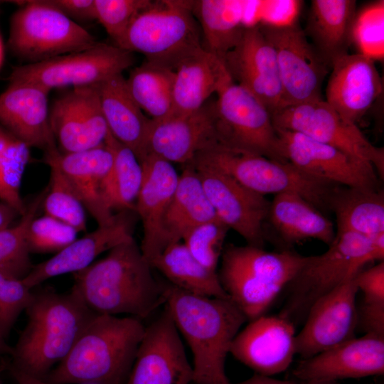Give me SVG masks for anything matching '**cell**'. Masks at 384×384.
Wrapping results in <instances>:
<instances>
[{"instance_id": "cell-1", "label": "cell", "mask_w": 384, "mask_h": 384, "mask_svg": "<svg viewBox=\"0 0 384 384\" xmlns=\"http://www.w3.org/2000/svg\"><path fill=\"white\" fill-rule=\"evenodd\" d=\"M152 269L132 238L73 274L72 288L95 314L142 320L165 303L164 284L157 282Z\"/></svg>"}, {"instance_id": "cell-2", "label": "cell", "mask_w": 384, "mask_h": 384, "mask_svg": "<svg viewBox=\"0 0 384 384\" xmlns=\"http://www.w3.org/2000/svg\"><path fill=\"white\" fill-rule=\"evenodd\" d=\"M165 303L193 354V384H232L225 361L247 321L229 298L208 297L164 284Z\"/></svg>"}, {"instance_id": "cell-3", "label": "cell", "mask_w": 384, "mask_h": 384, "mask_svg": "<svg viewBox=\"0 0 384 384\" xmlns=\"http://www.w3.org/2000/svg\"><path fill=\"white\" fill-rule=\"evenodd\" d=\"M33 292L26 309L28 320L10 355L11 368L45 380L68 354L95 313L73 289L48 287Z\"/></svg>"}, {"instance_id": "cell-4", "label": "cell", "mask_w": 384, "mask_h": 384, "mask_svg": "<svg viewBox=\"0 0 384 384\" xmlns=\"http://www.w3.org/2000/svg\"><path fill=\"white\" fill-rule=\"evenodd\" d=\"M145 326L142 320L95 315L66 357L44 380L50 384H125Z\"/></svg>"}, {"instance_id": "cell-5", "label": "cell", "mask_w": 384, "mask_h": 384, "mask_svg": "<svg viewBox=\"0 0 384 384\" xmlns=\"http://www.w3.org/2000/svg\"><path fill=\"white\" fill-rule=\"evenodd\" d=\"M306 257L289 249L268 252L228 244L223 247L218 276L229 299L250 321L265 315Z\"/></svg>"}, {"instance_id": "cell-6", "label": "cell", "mask_w": 384, "mask_h": 384, "mask_svg": "<svg viewBox=\"0 0 384 384\" xmlns=\"http://www.w3.org/2000/svg\"><path fill=\"white\" fill-rule=\"evenodd\" d=\"M321 255L306 256L285 287L287 297L279 315L294 325L304 321L314 303L353 278L367 264L384 259V235L368 238L354 233H336Z\"/></svg>"}, {"instance_id": "cell-7", "label": "cell", "mask_w": 384, "mask_h": 384, "mask_svg": "<svg viewBox=\"0 0 384 384\" xmlns=\"http://www.w3.org/2000/svg\"><path fill=\"white\" fill-rule=\"evenodd\" d=\"M188 165L196 170L228 175L265 196L284 193L298 194L321 212L330 210L331 196L338 186L312 178L289 162L236 150L221 144L200 151Z\"/></svg>"}, {"instance_id": "cell-8", "label": "cell", "mask_w": 384, "mask_h": 384, "mask_svg": "<svg viewBox=\"0 0 384 384\" xmlns=\"http://www.w3.org/2000/svg\"><path fill=\"white\" fill-rule=\"evenodd\" d=\"M192 6L193 1L154 2L134 18L117 46L174 70L203 47Z\"/></svg>"}, {"instance_id": "cell-9", "label": "cell", "mask_w": 384, "mask_h": 384, "mask_svg": "<svg viewBox=\"0 0 384 384\" xmlns=\"http://www.w3.org/2000/svg\"><path fill=\"white\" fill-rule=\"evenodd\" d=\"M11 2L20 6L11 18L8 48L27 64L80 51L97 43L48 0Z\"/></svg>"}, {"instance_id": "cell-10", "label": "cell", "mask_w": 384, "mask_h": 384, "mask_svg": "<svg viewBox=\"0 0 384 384\" xmlns=\"http://www.w3.org/2000/svg\"><path fill=\"white\" fill-rule=\"evenodd\" d=\"M134 62L133 53L97 42L78 52L14 67L9 82H28L49 91L54 88L93 86L122 72Z\"/></svg>"}, {"instance_id": "cell-11", "label": "cell", "mask_w": 384, "mask_h": 384, "mask_svg": "<svg viewBox=\"0 0 384 384\" xmlns=\"http://www.w3.org/2000/svg\"><path fill=\"white\" fill-rule=\"evenodd\" d=\"M217 95L215 107L220 144L287 162L281 153L272 115L258 99L233 80Z\"/></svg>"}, {"instance_id": "cell-12", "label": "cell", "mask_w": 384, "mask_h": 384, "mask_svg": "<svg viewBox=\"0 0 384 384\" xmlns=\"http://www.w3.org/2000/svg\"><path fill=\"white\" fill-rule=\"evenodd\" d=\"M272 119L276 129L300 133L371 164L383 178V148L372 144L356 124L345 120L322 98L286 105Z\"/></svg>"}, {"instance_id": "cell-13", "label": "cell", "mask_w": 384, "mask_h": 384, "mask_svg": "<svg viewBox=\"0 0 384 384\" xmlns=\"http://www.w3.org/2000/svg\"><path fill=\"white\" fill-rule=\"evenodd\" d=\"M259 26L275 53L284 107L321 98V85L329 68L299 23H260Z\"/></svg>"}, {"instance_id": "cell-14", "label": "cell", "mask_w": 384, "mask_h": 384, "mask_svg": "<svg viewBox=\"0 0 384 384\" xmlns=\"http://www.w3.org/2000/svg\"><path fill=\"white\" fill-rule=\"evenodd\" d=\"M284 159L305 174L335 185L378 189L375 168L300 133L276 129Z\"/></svg>"}, {"instance_id": "cell-15", "label": "cell", "mask_w": 384, "mask_h": 384, "mask_svg": "<svg viewBox=\"0 0 384 384\" xmlns=\"http://www.w3.org/2000/svg\"><path fill=\"white\" fill-rule=\"evenodd\" d=\"M193 377L180 334L164 305L145 326L125 384H191Z\"/></svg>"}, {"instance_id": "cell-16", "label": "cell", "mask_w": 384, "mask_h": 384, "mask_svg": "<svg viewBox=\"0 0 384 384\" xmlns=\"http://www.w3.org/2000/svg\"><path fill=\"white\" fill-rule=\"evenodd\" d=\"M354 277L320 297L309 309L296 335V353L302 359L356 337L358 290Z\"/></svg>"}, {"instance_id": "cell-17", "label": "cell", "mask_w": 384, "mask_h": 384, "mask_svg": "<svg viewBox=\"0 0 384 384\" xmlns=\"http://www.w3.org/2000/svg\"><path fill=\"white\" fill-rule=\"evenodd\" d=\"M196 171L216 218L241 235L247 245L263 248L270 202L228 175Z\"/></svg>"}, {"instance_id": "cell-18", "label": "cell", "mask_w": 384, "mask_h": 384, "mask_svg": "<svg viewBox=\"0 0 384 384\" xmlns=\"http://www.w3.org/2000/svg\"><path fill=\"white\" fill-rule=\"evenodd\" d=\"M216 144L220 140L215 102H207L194 112L151 119L144 156L151 154L171 164L186 166L200 151Z\"/></svg>"}, {"instance_id": "cell-19", "label": "cell", "mask_w": 384, "mask_h": 384, "mask_svg": "<svg viewBox=\"0 0 384 384\" xmlns=\"http://www.w3.org/2000/svg\"><path fill=\"white\" fill-rule=\"evenodd\" d=\"M223 61L232 80L258 99L271 115L284 107L275 53L259 24L245 27Z\"/></svg>"}, {"instance_id": "cell-20", "label": "cell", "mask_w": 384, "mask_h": 384, "mask_svg": "<svg viewBox=\"0 0 384 384\" xmlns=\"http://www.w3.org/2000/svg\"><path fill=\"white\" fill-rule=\"evenodd\" d=\"M295 325L280 316L249 321L234 338L230 353L255 373L273 376L285 371L296 353Z\"/></svg>"}, {"instance_id": "cell-21", "label": "cell", "mask_w": 384, "mask_h": 384, "mask_svg": "<svg viewBox=\"0 0 384 384\" xmlns=\"http://www.w3.org/2000/svg\"><path fill=\"white\" fill-rule=\"evenodd\" d=\"M49 120L63 153L102 145L109 132L94 86L73 87L56 98L50 108Z\"/></svg>"}, {"instance_id": "cell-22", "label": "cell", "mask_w": 384, "mask_h": 384, "mask_svg": "<svg viewBox=\"0 0 384 384\" xmlns=\"http://www.w3.org/2000/svg\"><path fill=\"white\" fill-rule=\"evenodd\" d=\"M384 373V336L365 334L308 358L293 371L304 383L335 382Z\"/></svg>"}, {"instance_id": "cell-23", "label": "cell", "mask_w": 384, "mask_h": 384, "mask_svg": "<svg viewBox=\"0 0 384 384\" xmlns=\"http://www.w3.org/2000/svg\"><path fill=\"white\" fill-rule=\"evenodd\" d=\"M49 92L35 83L9 82L0 94V125L44 154L58 149L50 125Z\"/></svg>"}, {"instance_id": "cell-24", "label": "cell", "mask_w": 384, "mask_h": 384, "mask_svg": "<svg viewBox=\"0 0 384 384\" xmlns=\"http://www.w3.org/2000/svg\"><path fill=\"white\" fill-rule=\"evenodd\" d=\"M133 211L117 213L111 223L98 226L95 230L75 239L50 258L33 265L22 281L33 289L53 277L85 269L102 253L134 238L131 215Z\"/></svg>"}, {"instance_id": "cell-25", "label": "cell", "mask_w": 384, "mask_h": 384, "mask_svg": "<svg viewBox=\"0 0 384 384\" xmlns=\"http://www.w3.org/2000/svg\"><path fill=\"white\" fill-rule=\"evenodd\" d=\"M143 178L135 211L143 227L140 249L150 263L167 246L164 217L176 190L178 176L173 164L147 154L140 161Z\"/></svg>"}, {"instance_id": "cell-26", "label": "cell", "mask_w": 384, "mask_h": 384, "mask_svg": "<svg viewBox=\"0 0 384 384\" xmlns=\"http://www.w3.org/2000/svg\"><path fill=\"white\" fill-rule=\"evenodd\" d=\"M324 100L345 120L357 124L382 92L375 60L347 53L332 64Z\"/></svg>"}, {"instance_id": "cell-27", "label": "cell", "mask_w": 384, "mask_h": 384, "mask_svg": "<svg viewBox=\"0 0 384 384\" xmlns=\"http://www.w3.org/2000/svg\"><path fill=\"white\" fill-rule=\"evenodd\" d=\"M58 165L98 226L111 223L115 214L105 205L102 182L112 164V154L105 144L90 149L63 153L59 149L45 153Z\"/></svg>"}, {"instance_id": "cell-28", "label": "cell", "mask_w": 384, "mask_h": 384, "mask_svg": "<svg viewBox=\"0 0 384 384\" xmlns=\"http://www.w3.org/2000/svg\"><path fill=\"white\" fill-rule=\"evenodd\" d=\"M174 73L172 114L200 109L213 93L233 80L223 60L203 46L181 60Z\"/></svg>"}, {"instance_id": "cell-29", "label": "cell", "mask_w": 384, "mask_h": 384, "mask_svg": "<svg viewBox=\"0 0 384 384\" xmlns=\"http://www.w3.org/2000/svg\"><path fill=\"white\" fill-rule=\"evenodd\" d=\"M93 86L110 134L132 149L140 161L144 155L151 119L132 97L126 79L119 74Z\"/></svg>"}, {"instance_id": "cell-30", "label": "cell", "mask_w": 384, "mask_h": 384, "mask_svg": "<svg viewBox=\"0 0 384 384\" xmlns=\"http://www.w3.org/2000/svg\"><path fill=\"white\" fill-rule=\"evenodd\" d=\"M356 13L355 0L311 1L304 33L329 68L335 60L348 53Z\"/></svg>"}, {"instance_id": "cell-31", "label": "cell", "mask_w": 384, "mask_h": 384, "mask_svg": "<svg viewBox=\"0 0 384 384\" xmlns=\"http://www.w3.org/2000/svg\"><path fill=\"white\" fill-rule=\"evenodd\" d=\"M267 222L282 243L288 246L308 239L329 245L336 235L332 222L322 212L292 193L275 195L270 202Z\"/></svg>"}, {"instance_id": "cell-32", "label": "cell", "mask_w": 384, "mask_h": 384, "mask_svg": "<svg viewBox=\"0 0 384 384\" xmlns=\"http://www.w3.org/2000/svg\"><path fill=\"white\" fill-rule=\"evenodd\" d=\"M330 210L336 215V233H354L368 238L384 235V194L379 189L338 186Z\"/></svg>"}, {"instance_id": "cell-33", "label": "cell", "mask_w": 384, "mask_h": 384, "mask_svg": "<svg viewBox=\"0 0 384 384\" xmlns=\"http://www.w3.org/2000/svg\"><path fill=\"white\" fill-rule=\"evenodd\" d=\"M215 218L196 171L185 166L164 217L167 246L182 241L191 228Z\"/></svg>"}, {"instance_id": "cell-34", "label": "cell", "mask_w": 384, "mask_h": 384, "mask_svg": "<svg viewBox=\"0 0 384 384\" xmlns=\"http://www.w3.org/2000/svg\"><path fill=\"white\" fill-rule=\"evenodd\" d=\"M247 1H193L192 12L201 25L203 48L223 60L239 42L244 29Z\"/></svg>"}, {"instance_id": "cell-35", "label": "cell", "mask_w": 384, "mask_h": 384, "mask_svg": "<svg viewBox=\"0 0 384 384\" xmlns=\"http://www.w3.org/2000/svg\"><path fill=\"white\" fill-rule=\"evenodd\" d=\"M150 265L168 283L183 291L203 297L229 298L220 283L218 272L201 265L182 241L169 245Z\"/></svg>"}, {"instance_id": "cell-36", "label": "cell", "mask_w": 384, "mask_h": 384, "mask_svg": "<svg viewBox=\"0 0 384 384\" xmlns=\"http://www.w3.org/2000/svg\"><path fill=\"white\" fill-rule=\"evenodd\" d=\"M104 143L112 154V166L102 185L105 205L112 213L135 211L143 178L142 164L134 151L117 140L110 131Z\"/></svg>"}, {"instance_id": "cell-37", "label": "cell", "mask_w": 384, "mask_h": 384, "mask_svg": "<svg viewBox=\"0 0 384 384\" xmlns=\"http://www.w3.org/2000/svg\"><path fill=\"white\" fill-rule=\"evenodd\" d=\"M174 75V70L146 61L126 79L132 97L151 119H161L173 113Z\"/></svg>"}, {"instance_id": "cell-38", "label": "cell", "mask_w": 384, "mask_h": 384, "mask_svg": "<svg viewBox=\"0 0 384 384\" xmlns=\"http://www.w3.org/2000/svg\"><path fill=\"white\" fill-rule=\"evenodd\" d=\"M47 186L26 206L20 221L0 230V272L23 279L32 270L26 235L31 221L42 207Z\"/></svg>"}, {"instance_id": "cell-39", "label": "cell", "mask_w": 384, "mask_h": 384, "mask_svg": "<svg viewBox=\"0 0 384 384\" xmlns=\"http://www.w3.org/2000/svg\"><path fill=\"white\" fill-rule=\"evenodd\" d=\"M43 162L50 167V180L42 205L46 215L69 225L78 233L85 232L86 210L74 188L51 157L44 155Z\"/></svg>"}, {"instance_id": "cell-40", "label": "cell", "mask_w": 384, "mask_h": 384, "mask_svg": "<svg viewBox=\"0 0 384 384\" xmlns=\"http://www.w3.org/2000/svg\"><path fill=\"white\" fill-rule=\"evenodd\" d=\"M29 147L14 136L0 151V201L22 215L26 206L21 196V185L30 158Z\"/></svg>"}, {"instance_id": "cell-41", "label": "cell", "mask_w": 384, "mask_h": 384, "mask_svg": "<svg viewBox=\"0 0 384 384\" xmlns=\"http://www.w3.org/2000/svg\"><path fill=\"white\" fill-rule=\"evenodd\" d=\"M230 229L218 218L201 223L183 237L182 242L193 255L206 268L217 271Z\"/></svg>"}, {"instance_id": "cell-42", "label": "cell", "mask_w": 384, "mask_h": 384, "mask_svg": "<svg viewBox=\"0 0 384 384\" xmlns=\"http://www.w3.org/2000/svg\"><path fill=\"white\" fill-rule=\"evenodd\" d=\"M384 1L369 4L356 13L351 41L358 53L373 60L383 58Z\"/></svg>"}, {"instance_id": "cell-43", "label": "cell", "mask_w": 384, "mask_h": 384, "mask_svg": "<svg viewBox=\"0 0 384 384\" xmlns=\"http://www.w3.org/2000/svg\"><path fill=\"white\" fill-rule=\"evenodd\" d=\"M78 232L48 215L36 217L30 223L26 241L30 253L58 252L77 239Z\"/></svg>"}, {"instance_id": "cell-44", "label": "cell", "mask_w": 384, "mask_h": 384, "mask_svg": "<svg viewBox=\"0 0 384 384\" xmlns=\"http://www.w3.org/2000/svg\"><path fill=\"white\" fill-rule=\"evenodd\" d=\"M97 20L117 46L134 18L154 2L149 0H95Z\"/></svg>"}, {"instance_id": "cell-45", "label": "cell", "mask_w": 384, "mask_h": 384, "mask_svg": "<svg viewBox=\"0 0 384 384\" xmlns=\"http://www.w3.org/2000/svg\"><path fill=\"white\" fill-rule=\"evenodd\" d=\"M33 289L22 279L0 272V330L6 338L31 303Z\"/></svg>"}, {"instance_id": "cell-46", "label": "cell", "mask_w": 384, "mask_h": 384, "mask_svg": "<svg viewBox=\"0 0 384 384\" xmlns=\"http://www.w3.org/2000/svg\"><path fill=\"white\" fill-rule=\"evenodd\" d=\"M48 1L75 22L76 21L87 22L97 20L95 0Z\"/></svg>"}, {"instance_id": "cell-47", "label": "cell", "mask_w": 384, "mask_h": 384, "mask_svg": "<svg viewBox=\"0 0 384 384\" xmlns=\"http://www.w3.org/2000/svg\"><path fill=\"white\" fill-rule=\"evenodd\" d=\"M268 1L269 9L265 10L264 21L262 23L274 26L287 25L294 22L297 3L294 1Z\"/></svg>"}, {"instance_id": "cell-48", "label": "cell", "mask_w": 384, "mask_h": 384, "mask_svg": "<svg viewBox=\"0 0 384 384\" xmlns=\"http://www.w3.org/2000/svg\"><path fill=\"white\" fill-rule=\"evenodd\" d=\"M232 384H296L293 382L274 378L272 376H267L255 373L249 378L237 383Z\"/></svg>"}, {"instance_id": "cell-49", "label": "cell", "mask_w": 384, "mask_h": 384, "mask_svg": "<svg viewBox=\"0 0 384 384\" xmlns=\"http://www.w3.org/2000/svg\"><path fill=\"white\" fill-rule=\"evenodd\" d=\"M18 213L6 203H0V230L10 225Z\"/></svg>"}, {"instance_id": "cell-50", "label": "cell", "mask_w": 384, "mask_h": 384, "mask_svg": "<svg viewBox=\"0 0 384 384\" xmlns=\"http://www.w3.org/2000/svg\"><path fill=\"white\" fill-rule=\"evenodd\" d=\"M8 368L17 384H50L44 380L31 376L18 370Z\"/></svg>"}, {"instance_id": "cell-51", "label": "cell", "mask_w": 384, "mask_h": 384, "mask_svg": "<svg viewBox=\"0 0 384 384\" xmlns=\"http://www.w3.org/2000/svg\"><path fill=\"white\" fill-rule=\"evenodd\" d=\"M12 351V347L10 346L6 338L4 337L0 330V357L5 355H11Z\"/></svg>"}, {"instance_id": "cell-52", "label": "cell", "mask_w": 384, "mask_h": 384, "mask_svg": "<svg viewBox=\"0 0 384 384\" xmlns=\"http://www.w3.org/2000/svg\"><path fill=\"white\" fill-rule=\"evenodd\" d=\"M3 60H4V46H3L1 38L0 37V69L3 63Z\"/></svg>"}, {"instance_id": "cell-53", "label": "cell", "mask_w": 384, "mask_h": 384, "mask_svg": "<svg viewBox=\"0 0 384 384\" xmlns=\"http://www.w3.org/2000/svg\"><path fill=\"white\" fill-rule=\"evenodd\" d=\"M304 384H336L335 382H311L304 383Z\"/></svg>"}, {"instance_id": "cell-54", "label": "cell", "mask_w": 384, "mask_h": 384, "mask_svg": "<svg viewBox=\"0 0 384 384\" xmlns=\"http://www.w3.org/2000/svg\"><path fill=\"white\" fill-rule=\"evenodd\" d=\"M4 1H0V6L2 4V3H4Z\"/></svg>"}, {"instance_id": "cell-55", "label": "cell", "mask_w": 384, "mask_h": 384, "mask_svg": "<svg viewBox=\"0 0 384 384\" xmlns=\"http://www.w3.org/2000/svg\"><path fill=\"white\" fill-rule=\"evenodd\" d=\"M0 375H1V368H0ZM0 384H1V378H0Z\"/></svg>"}]
</instances>
